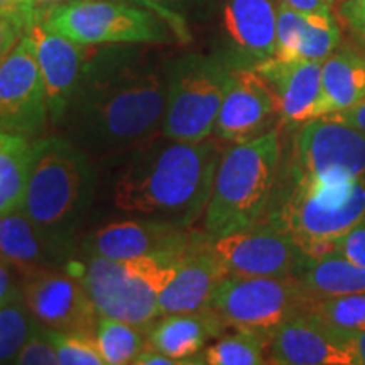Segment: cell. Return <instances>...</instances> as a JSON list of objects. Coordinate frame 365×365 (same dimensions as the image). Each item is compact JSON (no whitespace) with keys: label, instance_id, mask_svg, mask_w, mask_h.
<instances>
[{"label":"cell","instance_id":"obj_32","mask_svg":"<svg viewBox=\"0 0 365 365\" xmlns=\"http://www.w3.org/2000/svg\"><path fill=\"white\" fill-rule=\"evenodd\" d=\"M193 0H134L135 6L148 9L166 22L171 33L181 43L191 39L188 29V11Z\"/></svg>","mask_w":365,"mask_h":365},{"label":"cell","instance_id":"obj_11","mask_svg":"<svg viewBox=\"0 0 365 365\" xmlns=\"http://www.w3.org/2000/svg\"><path fill=\"white\" fill-rule=\"evenodd\" d=\"M49 124L46 86L29 33L0 66V130L38 139Z\"/></svg>","mask_w":365,"mask_h":365},{"label":"cell","instance_id":"obj_18","mask_svg":"<svg viewBox=\"0 0 365 365\" xmlns=\"http://www.w3.org/2000/svg\"><path fill=\"white\" fill-rule=\"evenodd\" d=\"M227 276L225 266L213 250V239L205 232L180 255L175 277L159 293L163 314L208 308L213 291Z\"/></svg>","mask_w":365,"mask_h":365},{"label":"cell","instance_id":"obj_2","mask_svg":"<svg viewBox=\"0 0 365 365\" xmlns=\"http://www.w3.org/2000/svg\"><path fill=\"white\" fill-rule=\"evenodd\" d=\"M127 154L124 171L113 182L115 208L182 227H193L205 215L223 154L218 143L158 135Z\"/></svg>","mask_w":365,"mask_h":365},{"label":"cell","instance_id":"obj_17","mask_svg":"<svg viewBox=\"0 0 365 365\" xmlns=\"http://www.w3.org/2000/svg\"><path fill=\"white\" fill-rule=\"evenodd\" d=\"M31 38L36 44L38 61L46 86L49 122L59 125L70 108L71 100L78 88L83 73L88 46H81L66 36L49 29L41 19L29 27Z\"/></svg>","mask_w":365,"mask_h":365},{"label":"cell","instance_id":"obj_7","mask_svg":"<svg viewBox=\"0 0 365 365\" xmlns=\"http://www.w3.org/2000/svg\"><path fill=\"white\" fill-rule=\"evenodd\" d=\"M49 29L81 46L159 44L171 29L148 9L112 0H70L39 14Z\"/></svg>","mask_w":365,"mask_h":365},{"label":"cell","instance_id":"obj_23","mask_svg":"<svg viewBox=\"0 0 365 365\" xmlns=\"http://www.w3.org/2000/svg\"><path fill=\"white\" fill-rule=\"evenodd\" d=\"M223 27L228 39L255 65L276 53L277 4L274 0H225Z\"/></svg>","mask_w":365,"mask_h":365},{"label":"cell","instance_id":"obj_25","mask_svg":"<svg viewBox=\"0 0 365 365\" xmlns=\"http://www.w3.org/2000/svg\"><path fill=\"white\" fill-rule=\"evenodd\" d=\"M296 277L312 301L365 293V267L339 252L323 254L318 257L307 255Z\"/></svg>","mask_w":365,"mask_h":365},{"label":"cell","instance_id":"obj_12","mask_svg":"<svg viewBox=\"0 0 365 365\" xmlns=\"http://www.w3.org/2000/svg\"><path fill=\"white\" fill-rule=\"evenodd\" d=\"M26 307L49 330L95 336L98 312L83 284L65 269H46L21 277Z\"/></svg>","mask_w":365,"mask_h":365},{"label":"cell","instance_id":"obj_36","mask_svg":"<svg viewBox=\"0 0 365 365\" xmlns=\"http://www.w3.org/2000/svg\"><path fill=\"white\" fill-rule=\"evenodd\" d=\"M0 16L21 22L29 31V27L34 24L36 17H38V11H36L33 0H0Z\"/></svg>","mask_w":365,"mask_h":365},{"label":"cell","instance_id":"obj_1","mask_svg":"<svg viewBox=\"0 0 365 365\" xmlns=\"http://www.w3.org/2000/svg\"><path fill=\"white\" fill-rule=\"evenodd\" d=\"M168 73L130 53H91L61 135L93 159L122 156L161 135Z\"/></svg>","mask_w":365,"mask_h":365},{"label":"cell","instance_id":"obj_44","mask_svg":"<svg viewBox=\"0 0 365 365\" xmlns=\"http://www.w3.org/2000/svg\"><path fill=\"white\" fill-rule=\"evenodd\" d=\"M14 210H17V208L14 207V203L7 198V195L4 193V190L0 188V217L6 215V213L14 212Z\"/></svg>","mask_w":365,"mask_h":365},{"label":"cell","instance_id":"obj_39","mask_svg":"<svg viewBox=\"0 0 365 365\" xmlns=\"http://www.w3.org/2000/svg\"><path fill=\"white\" fill-rule=\"evenodd\" d=\"M327 117L333 118V120L344 122L346 125H352L355 129L365 132V98L362 102L354 105V107L346 108L344 112L333 113V115H327Z\"/></svg>","mask_w":365,"mask_h":365},{"label":"cell","instance_id":"obj_5","mask_svg":"<svg viewBox=\"0 0 365 365\" xmlns=\"http://www.w3.org/2000/svg\"><path fill=\"white\" fill-rule=\"evenodd\" d=\"M279 156L277 129L223 150L203 215V228L212 239L261 220L271 200Z\"/></svg>","mask_w":365,"mask_h":365},{"label":"cell","instance_id":"obj_8","mask_svg":"<svg viewBox=\"0 0 365 365\" xmlns=\"http://www.w3.org/2000/svg\"><path fill=\"white\" fill-rule=\"evenodd\" d=\"M232 70L215 59L186 56L168 71V100L161 135L202 143L213 134L230 85Z\"/></svg>","mask_w":365,"mask_h":365},{"label":"cell","instance_id":"obj_20","mask_svg":"<svg viewBox=\"0 0 365 365\" xmlns=\"http://www.w3.org/2000/svg\"><path fill=\"white\" fill-rule=\"evenodd\" d=\"M340 43L333 14H307L277 2L276 53L279 59L325 61Z\"/></svg>","mask_w":365,"mask_h":365},{"label":"cell","instance_id":"obj_9","mask_svg":"<svg viewBox=\"0 0 365 365\" xmlns=\"http://www.w3.org/2000/svg\"><path fill=\"white\" fill-rule=\"evenodd\" d=\"M309 304L312 299L296 276H227L213 291L208 308L227 327L261 333L271 340L281 323Z\"/></svg>","mask_w":365,"mask_h":365},{"label":"cell","instance_id":"obj_33","mask_svg":"<svg viewBox=\"0 0 365 365\" xmlns=\"http://www.w3.org/2000/svg\"><path fill=\"white\" fill-rule=\"evenodd\" d=\"M14 364L17 365H56L58 355L56 350L49 340L46 327L39 323L36 331L29 336L26 345L22 346L21 352L14 359Z\"/></svg>","mask_w":365,"mask_h":365},{"label":"cell","instance_id":"obj_26","mask_svg":"<svg viewBox=\"0 0 365 365\" xmlns=\"http://www.w3.org/2000/svg\"><path fill=\"white\" fill-rule=\"evenodd\" d=\"M34 158V139L0 130V188L21 208L31 164Z\"/></svg>","mask_w":365,"mask_h":365},{"label":"cell","instance_id":"obj_14","mask_svg":"<svg viewBox=\"0 0 365 365\" xmlns=\"http://www.w3.org/2000/svg\"><path fill=\"white\" fill-rule=\"evenodd\" d=\"M203 234L193 227L137 217L97 228L83 240L81 249L85 255L125 261L143 255L181 254Z\"/></svg>","mask_w":365,"mask_h":365},{"label":"cell","instance_id":"obj_27","mask_svg":"<svg viewBox=\"0 0 365 365\" xmlns=\"http://www.w3.org/2000/svg\"><path fill=\"white\" fill-rule=\"evenodd\" d=\"M95 340L105 365L134 364L137 355L149 346L148 333L143 328L102 317L98 319Z\"/></svg>","mask_w":365,"mask_h":365},{"label":"cell","instance_id":"obj_16","mask_svg":"<svg viewBox=\"0 0 365 365\" xmlns=\"http://www.w3.org/2000/svg\"><path fill=\"white\" fill-rule=\"evenodd\" d=\"M267 364L276 365H354L345 336L304 308L272 331Z\"/></svg>","mask_w":365,"mask_h":365},{"label":"cell","instance_id":"obj_31","mask_svg":"<svg viewBox=\"0 0 365 365\" xmlns=\"http://www.w3.org/2000/svg\"><path fill=\"white\" fill-rule=\"evenodd\" d=\"M49 340L56 350L59 365H103L95 336L61 333L46 328Z\"/></svg>","mask_w":365,"mask_h":365},{"label":"cell","instance_id":"obj_41","mask_svg":"<svg viewBox=\"0 0 365 365\" xmlns=\"http://www.w3.org/2000/svg\"><path fill=\"white\" fill-rule=\"evenodd\" d=\"M134 365H182L180 360L170 357V355L159 352V350L148 346L143 352L137 355L134 360Z\"/></svg>","mask_w":365,"mask_h":365},{"label":"cell","instance_id":"obj_28","mask_svg":"<svg viewBox=\"0 0 365 365\" xmlns=\"http://www.w3.org/2000/svg\"><path fill=\"white\" fill-rule=\"evenodd\" d=\"M267 336L250 330H237L225 335L203 350V364L208 365H261L267 364L264 352Z\"/></svg>","mask_w":365,"mask_h":365},{"label":"cell","instance_id":"obj_29","mask_svg":"<svg viewBox=\"0 0 365 365\" xmlns=\"http://www.w3.org/2000/svg\"><path fill=\"white\" fill-rule=\"evenodd\" d=\"M39 322L26 307L22 293L0 307V364H14Z\"/></svg>","mask_w":365,"mask_h":365},{"label":"cell","instance_id":"obj_22","mask_svg":"<svg viewBox=\"0 0 365 365\" xmlns=\"http://www.w3.org/2000/svg\"><path fill=\"white\" fill-rule=\"evenodd\" d=\"M227 325L210 308L193 313L161 314L149 328L153 349L180 360L182 365L203 364V350L210 339H217Z\"/></svg>","mask_w":365,"mask_h":365},{"label":"cell","instance_id":"obj_45","mask_svg":"<svg viewBox=\"0 0 365 365\" xmlns=\"http://www.w3.org/2000/svg\"><path fill=\"white\" fill-rule=\"evenodd\" d=\"M112 2H125V4H134V0H112ZM135 6V4H134Z\"/></svg>","mask_w":365,"mask_h":365},{"label":"cell","instance_id":"obj_35","mask_svg":"<svg viewBox=\"0 0 365 365\" xmlns=\"http://www.w3.org/2000/svg\"><path fill=\"white\" fill-rule=\"evenodd\" d=\"M26 33L27 29L21 22L11 19V17L0 16V66L4 65V61Z\"/></svg>","mask_w":365,"mask_h":365},{"label":"cell","instance_id":"obj_43","mask_svg":"<svg viewBox=\"0 0 365 365\" xmlns=\"http://www.w3.org/2000/svg\"><path fill=\"white\" fill-rule=\"evenodd\" d=\"M33 2H34L36 11H38V16H39V14L49 11V9L61 6V4H65V2H70V0H33ZM36 19H38V17H36Z\"/></svg>","mask_w":365,"mask_h":365},{"label":"cell","instance_id":"obj_19","mask_svg":"<svg viewBox=\"0 0 365 365\" xmlns=\"http://www.w3.org/2000/svg\"><path fill=\"white\" fill-rule=\"evenodd\" d=\"M322 63L272 56L254 66L276 95L282 122L307 124L317 118L322 95Z\"/></svg>","mask_w":365,"mask_h":365},{"label":"cell","instance_id":"obj_13","mask_svg":"<svg viewBox=\"0 0 365 365\" xmlns=\"http://www.w3.org/2000/svg\"><path fill=\"white\" fill-rule=\"evenodd\" d=\"M213 250L228 276L286 277L296 276L304 255L284 232L269 225H255L213 239Z\"/></svg>","mask_w":365,"mask_h":365},{"label":"cell","instance_id":"obj_10","mask_svg":"<svg viewBox=\"0 0 365 365\" xmlns=\"http://www.w3.org/2000/svg\"><path fill=\"white\" fill-rule=\"evenodd\" d=\"M294 175L317 182L365 181V132L318 117L303 124L296 140Z\"/></svg>","mask_w":365,"mask_h":365},{"label":"cell","instance_id":"obj_30","mask_svg":"<svg viewBox=\"0 0 365 365\" xmlns=\"http://www.w3.org/2000/svg\"><path fill=\"white\" fill-rule=\"evenodd\" d=\"M308 308L345 339L350 333L365 330V293L314 299Z\"/></svg>","mask_w":365,"mask_h":365},{"label":"cell","instance_id":"obj_38","mask_svg":"<svg viewBox=\"0 0 365 365\" xmlns=\"http://www.w3.org/2000/svg\"><path fill=\"white\" fill-rule=\"evenodd\" d=\"M11 267V264L4 262L2 259H0V307L6 304L9 299L21 294V286H17L16 282H14Z\"/></svg>","mask_w":365,"mask_h":365},{"label":"cell","instance_id":"obj_21","mask_svg":"<svg viewBox=\"0 0 365 365\" xmlns=\"http://www.w3.org/2000/svg\"><path fill=\"white\" fill-rule=\"evenodd\" d=\"M0 259L26 277L46 269H65L70 255L17 208L0 217Z\"/></svg>","mask_w":365,"mask_h":365},{"label":"cell","instance_id":"obj_4","mask_svg":"<svg viewBox=\"0 0 365 365\" xmlns=\"http://www.w3.org/2000/svg\"><path fill=\"white\" fill-rule=\"evenodd\" d=\"M181 254L143 255L125 261L85 255L70 259L65 271L83 284L98 317L120 319L148 333L163 314L159 293L175 277Z\"/></svg>","mask_w":365,"mask_h":365},{"label":"cell","instance_id":"obj_6","mask_svg":"<svg viewBox=\"0 0 365 365\" xmlns=\"http://www.w3.org/2000/svg\"><path fill=\"white\" fill-rule=\"evenodd\" d=\"M365 220V181L317 182L294 175V185L271 223L308 257L333 252L346 232Z\"/></svg>","mask_w":365,"mask_h":365},{"label":"cell","instance_id":"obj_3","mask_svg":"<svg viewBox=\"0 0 365 365\" xmlns=\"http://www.w3.org/2000/svg\"><path fill=\"white\" fill-rule=\"evenodd\" d=\"M95 161L61 134L34 139V158L21 210L68 255L97 190Z\"/></svg>","mask_w":365,"mask_h":365},{"label":"cell","instance_id":"obj_24","mask_svg":"<svg viewBox=\"0 0 365 365\" xmlns=\"http://www.w3.org/2000/svg\"><path fill=\"white\" fill-rule=\"evenodd\" d=\"M365 98V59L354 51H333L322 63L318 117L333 115Z\"/></svg>","mask_w":365,"mask_h":365},{"label":"cell","instance_id":"obj_37","mask_svg":"<svg viewBox=\"0 0 365 365\" xmlns=\"http://www.w3.org/2000/svg\"><path fill=\"white\" fill-rule=\"evenodd\" d=\"M340 12L346 22L365 39V0H346Z\"/></svg>","mask_w":365,"mask_h":365},{"label":"cell","instance_id":"obj_15","mask_svg":"<svg viewBox=\"0 0 365 365\" xmlns=\"http://www.w3.org/2000/svg\"><path fill=\"white\" fill-rule=\"evenodd\" d=\"M279 118L276 95L255 68L232 70V78L218 112L215 134L227 143H247L272 130Z\"/></svg>","mask_w":365,"mask_h":365},{"label":"cell","instance_id":"obj_34","mask_svg":"<svg viewBox=\"0 0 365 365\" xmlns=\"http://www.w3.org/2000/svg\"><path fill=\"white\" fill-rule=\"evenodd\" d=\"M333 252L345 255L346 259L365 267V220L360 222L350 232H346L335 244Z\"/></svg>","mask_w":365,"mask_h":365},{"label":"cell","instance_id":"obj_40","mask_svg":"<svg viewBox=\"0 0 365 365\" xmlns=\"http://www.w3.org/2000/svg\"><path fill=\"white\" fill-rule=\"evenodd\" d=\"M291 9L307 14H333V0H279Z\"/></svg>","mask_w":365,"mask_h":365},{"label":"cell","instance_id":"obj_42","mask_svg":"<svg viewBox=\"0 0 365 365\" xmlns=\"http://www.w3.org/2000/svg\"><path fill=\"white\" fill-rule=\"evenodd\" d=\"M345 345L354 359V365H365V330L346 335Z\"/></svg>","mask_w":365,"mask_h":365}]
</instances>
